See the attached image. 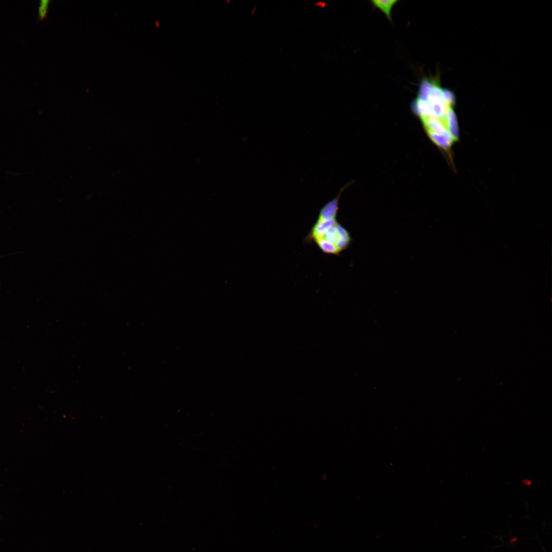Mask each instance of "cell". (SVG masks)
Wrapping results in <instances>:
<instances>
[{
  "label": "cell",
  "instance_id": "6da1fadb",
  "mask_svg": "<svg viewBox=\"0 0 552 552\" xmlns=\"http://www.w3.org/2000/svg\"><path fill=\"white\" fill-rule=\"evenodd\" d=\"M351 239L348 231L337 221L336 216H318L305 239L314 242L324 254L338 255L347 248Z\"/></svg>",
  "mask_w": 552,
  "mask_h": 552
},
{
  "label": "cell",
  "instance_id": "7a4b0ae2",
  "mask_svg": "<svg viewBox=\"0 0 552 552\" xmlns=\"http://www.w3.org/2000/svg\"><path fill=\"white\" fill-rule=\"evenodd\" d=\"M373 5L385 13L387 17L391 21V10L398 2V0H372Z\"/></svg>",
  "mask_w": 552,
  "mask_h": 552
},
{
  "label": "cell",
  "instance_id": "3957f363",
  "mask_svg": "<svg viewBox=\"0 0 552 552\" xmlns=\"http://www.w3.org/2000/svg\"><path fill=\"white\" fill-rule=\"evenodd\" d=\"M51 0H40L38 9V19H43L47 15Z\"/></svg>",
  "mask_w": 552,
  "mask_h": 552
}]
</instances>
